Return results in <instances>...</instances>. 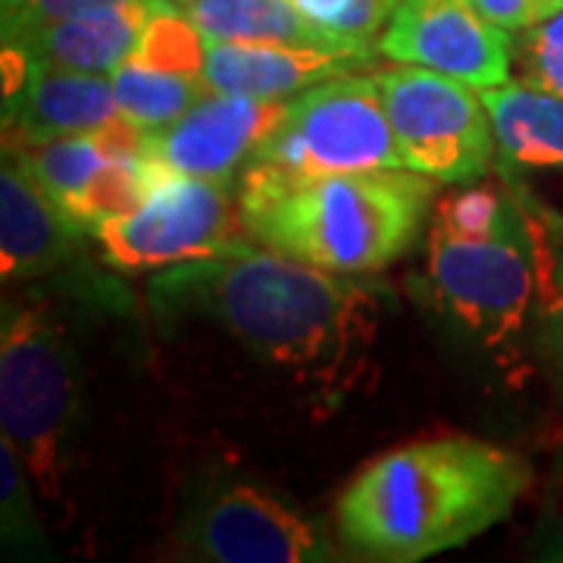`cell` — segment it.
<instances>
[{
  "label": "cell",
  "instance_id": "cell-1",
  "mask_svg": "<svg viewBox=\"0 0 563 563\" xmlns=\"http://www.w3.org/2000/svg\"><path fill=\"white\" fill-rule=\"evenodd\" d=\"M151 298L169 313L210 320L301 383L339 391L361 379L383 310L376 285L251 242L166 266Z\"/></svg>",
  "mask_w": 563,
  "mask_h": 563
},
{
  "label": "cell",
  "instance_id": "cell-2",
  "mask_svg": "<svg viewBox=\"0 0 563 563\" xmlns=\"http://www.w3.org/2000/svg\"><path fill=\"white\" fill-rule=\"evenodd\" d=\"M529 483V463L498 444L466 435L401 444L344 485L339 536L369 561H426L507 520Z\"/></svg>",
  "mask_w": 563,
  "mask_h": 563
},
{
  "label": "cell",
  "instance_id": "cell-3",
  "mask_svg": "<svg viewBox=\"0 0 563 563\" xmlns=\"http://www.w3.org/2000/svg\"><path fill=\"white\" fill-rule=\"evenodd\" d=\"M435 179L413 169H366L303 181L239 176L247 235L339 276L379 273L417 242Z\"/></svg>",
  "mask_w": 563,
  "mask_h": 563
},
{
  "label": "cell",
  "instance_id": "cell-4",
  "mask_svg": "<svg viewBox=\"0 0 563 563\" xmlns=\"http://www.w3.org/2000/svg\"><path fill=\"white\" fill-rule=\"evenodd\" d=\"M0 422L41 495L60 501L66 454L79 422V361L63 322L38 303L3 307Z\"/></svg>",
  "mask_w": 563,
  "mask_h": 563
},
{
  "label": "cell",
  "instance_id": "cell-5",
  "mask_svg": "<svg viewBox=\"0 0 563 563\" xmlns=\"http://www.w3.org/2000/svg\"><path fill=\"white\" fill-rule=\"evenodd\" d=\"M366 169H407L376 79H325L285 107L242 176L303 181Z\"/></svg>",
  "mask_w": 563,
  "mask_h": 563
},
{
  "label": "cell",
  "instance_id": "cell-6",
  "mask_svg": "<svg viewBox=\"0 0 563 563\" xmlns=\"http://www.w3.org/2000/svg\"><path fill=\"white\" fill-rule=\"evenodd\" d=\"M373 79L407 169L444 185L495 169V129L479 88L413 63L376 69Z\"/></svg>",
  "mask_w": 563,
  "mask_h": 563
},
{
  "label": "cell",
  "instance_id": "cell-7",
  "mask_svg": "<svg viewBox=\"0 0 563 563\" xmlns=\"http://www.w3.org/2000/svg\"><path fill=\"white\" fill-rule=\"evenodd\" d=\"M91 235L101 242L103 261L120 273H147L217 257L251 239L232 185L191 179L169 169L132 213L103 220Z\"/></svg>",
  "mask_w": 563,
  "mask_h": 563
},
{
  "label": "cell",
  "instance_id": "cell-8",
  "mask_svg": "<svg viewBox=\"0 0 563 563\" xmlns=\"http://www.w3.org/2000/svg\"><path fill=\"white\" fill-rule=\"evenodd\" d=\"M426 279L432 298L479 342H514L539 301V273L526 217L520 225L485 242L429 232Z\"/></svg>",
  "mask_w": 563,
  "mask_h": 563
},
{
  "label": "cell",
  "instance_id": "cell-9",
  "mask_svg": "<svg viewBox=\"0 0 563 563\" xmlns=\"http://www.w3.org/2000/svg\"><path fill=\"white\" fill-rule=\"evenodd\" d=\"M179 539L191 558L217 563H320L335 551L320 523L254 483H217L188 504Z\"/></svg>",
  "mask_w": 563,
  "mask_h": 563
},
{
  "label": "cell",
  "instance_id": "cell-10",
  "mask_svg": "<svg viewBox=\"0 0 563 563\" xmlns=\"http://www.w3.org/2000/svg\"><path fill=\"white\" fill-rule=\"evenodd\" d=\"M376 51L391 63H413L473 88L510 81V32L485 20L470 0H401Z\"/></svg>",
  "mask_w": 563,
  "mask_h": 563
},
{
  "label": "cell",
  "instance_id": "cell-11",
  "mask_svg": "<svg viewBox=\"0 0 563 563\" xmlns=\"http://www.w3.org/2000/svg\"><path fill=\"white\" fill-rule=\"evenodd\" d=\"M495 129V169L523 210L558 217L563 185V98L526 81L483 88Z\"/></svg>",
  "mask_w": 563,
  "mask_h": 563
},
{
  "label": "cell",
  "instance_id": "cell-12",
  "mask_svg": "<svg viewBox=\"0 0 563 563\" xmlns=\"http://www.w3.org/2000/svg\"><path fill=\"white\" fill-rule=\"evenodd\" d=\"M288 101L207 95L185 117L151 132V157L191 179L235 185L263 139L279 125Z\"/></svg>",
  "mask_w": 563,
  "mask_h": 563
},
{
  "label": "cell",
  "instance_id": "cell-13",
  "mask_svg": "<svg viewBox=\"0 0 563 563\" xmlns=\"http://www.w3.org/2000/svg\"><path fill=\"white\" fill-rule=\"evenodd\" d=\"M379 51H317L288 44H239L207 41L203 81L213 95H239L254 101H288L335 76L361 73Z\"/></svg>",
  "mask_w": 563,
  "mask_h": 563
},
{
  "label": "cell",
  "instance_id": "cell-14",
  "mask_svg": "<svg viewBox=\"0 0 563 563\" xmlns=\"http://www.w3.org/2000/svg\"><path fill=\"white\" fill-rule=\"evenodd\" d=\"M120 117L113 79L32 63L25 85L3 101V147L16 151L25 144L95 132Z\"/></svg>",
  "mask_w": 563,
  "mask_h": 563
},
{
  "label": "cell",
  "instance_id": "cell-15",
  "mask_svg": "<svg viewBox=\"0 0 563 563\" xmlns=\"http://www.w3.org/2000/svg\"><path fill=\"white\" fill-rule=\"evenodd\" d=\"M85 229L20 161L3 163L0 173V276L3 282L35 279L73 257Z\"/></svg>",
  "mask_w": 563,
  "mask_h": 563
},
{
  "label": "cell",
  "instance_id": "cell-16",
  "mask_svg": "<svg viewBox=\"0 0 563 563\" xmlns=\"http://www.w3.org/2000/svg\"><path fill=\"white\" fill-rule=\"evenodd\" d=\"M163 0H122L69 20L41 25L22 38L3 41L20 47L32 63L76 73L113 76L139 47L141 35Z\"/></svg>",
  "mask_w": 563,
  "mask_h": 563
},
{
  "label": "cell",
  "instance_id": "cell-17",
  "mask_svg": "<svg viewBox=\"0 0 563 563\" xmlns=\"http://www.w3.org/2000/svg\"><path fill=\"white\" fill-rule=\"evenodd\" d=\"M181 10L195 22L203 41L288 44V47H317V51L373 47L322 32L291 0H181Z\"/></svg>",
  "mask_w": 563,
  "mask_h": 563
},
{
  "label": "cell",
  "instance_id": "cell-18",
  "mask_svg": "<svg viewBox=\"0 0 563 563\" xmlns=\"http://www.w3.org/2000/svg\"><path fill=\"white\" fill-rule=\"evenodd\" d=\"M7 157L20 161L41 181V188L60 203L66 217L73 213V207L88 191V185L98 179L110 163L120 161V157H113L107 151L98 129L41 141V144H25V147H16V151H7Z\"/></svg>",
  "mask_w": 563,
  "mask_h": 563
},
{
  "label": "cell",
  "instance_id": "cell-19",
  "mask_svg": "<svg viewBox=\"0 0 563 563\" xmlns=\"http://www.w3.org/2000/svg\"><path fill=\"white\" fill-rule=\"evenodd\" d=\"M110 79H113V88H117L122 117L141 125V129H147V132L173 125L210 95L203 76L166 73V69L135 63L132 57L122 63L120 69H113Z\"/></svg>",
  "mask_w": 563,
  "mask_h": 563
},
{
  "label": "cell",
  "instance_id": "cell-20",
  "mask_svg": "<svg viewBox=\"0 0 563 563\" xmlns=\"http://www.w3.org/2000/svg\"><path fill=\"white\" fill-rule=\"evenodd\" d=\"M523 210V207H520ZM536 273H539V322H542V351L551 379L563 404V220L523 210Z\"/></svg>",
  "mask_w": 563,
  "mask_h": 563
},
{
  "label": "cell",
  "instance_id": "cell-21",
  "mask_svg": "<svg viewBox=\"0 0 563 563\" xmlns=\"http://www.w3.org/2000/svg\"><path fill=\"white\" fill-rule=\"evenodd\" d=\"M523 222V210L507 188V181H479L461 191H451L435 203V225L451 239L485 242L510 232Z\"/></svg>",
  "mask_w": 563,
  "mask_h": 563
},
{
  "label": "cell",
  "instance_id": "cell-22",
  "mask_svg": "<svg viewBox=\"0 0 563 563\" xmlns=\"http://www.w3.org/2000/svg\"><path fill=\"white\" fill-rule=\"evenodd\" d=\"M203 54H207V41L195 29V22L173 0H163L147 22L132 60L166 73L203 76Z\"/></svg>",
  "mask_w": 563,
  "mask_h": 563
},
{
  "label": "cell",
  "instance_id": "cell-23",
  "mask_svg": "<svg viewBox=\"0 0 563 563\" xmlns=\"http://www.w3.org/2000/svg\"><path fill=\"white\" fill-rule=\"evenodd\" d=\"M25 463H22L20 451L13 442L3 435L0 442V514H3V544L7 551L16 554H44L47 544L41 536L38 510L29 492V479H25Z\"/></svg>",
  "mask_w": 563,
  "mask_h": 563
},
{
  "label": "cell",
  "instance_id": "cell-24",
  "mask_svg": "<svg viewBox=\"0 0 563 563\" xmlns=\"http://www.w3.org/2000/svg\"><path fill=\"white\" fill-rule=\"evenodd\" d=\"M322 32L354 44H373L401 0H291Z\"/></svg>",
  "mask_w": 563,
  "mask_h": 563
},
{
  "label": "cell",
  "instance_id": "cell-25",
  "mask_svg": "<svg viewBox=\"0 0 563 563\" xmlns=\"http://www.w3.org/2000/svg\"><path fill=\"white\" fill-rule=\"evenodd\" d=\"M520 35L523 38L514 47L520 81L563 98V7Z\"/></svg>",
  "mask_w": 563,
  "mask_h": 563
},
{
  "label": "cell",
  "instance_id": "cell-26",
  "mask_svg": "<svg viewBox=\"0 0 563 563\" xmlns=\"http://www.w3.org/2000/svg\"><path fill=\"white\" fill-rule=\"evenodd\" d=\"M122 0H3V41L22 38L41 25L69 20Z\"/></svg>",
  "mask_w": 563,
  "mask_h": 563
},
{
  "label": "cell",
  "instance_id": "cell-27",
  "mask_svg": "<svg viewBox=\"0 0 563 563\" xmlns=\"http://www.w3.org/2000/svg\"><path fill=\"white\" fill-rule=\"evenodd\" d=\"M485 20L498 25L504 32H526L539 25L548 16H554L563 7V0H470Z\"/></svg>",
  "mask_w": 563,
  "mask_h": 563
},
{
  "label": "cell",
  "instance_id": "cell-28",
  "mask_svg": "<svg viewBox=\"0 0 563 563\" xmlns=\"http://www.w3.org/2000/svg\"><path fill=\"white\" fill-rule=\"evenodd\" d=\"M179 3H181V0H179Z\"/></svg>",
  "mask_w": 563,
  "mask_h": 563
}]
</instances>
